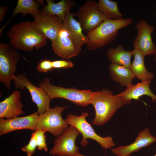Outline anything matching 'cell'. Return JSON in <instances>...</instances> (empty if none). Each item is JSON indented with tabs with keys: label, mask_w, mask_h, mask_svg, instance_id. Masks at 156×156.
<instances>
[{
	"label": "cell",
	"mask_w": 156,
	"mask_h": 156,
	"mask_svg": "<svg viewBox=\"0 0 156 156\" xmlns=\"http://www.w3.org/2000/svg\"><path fill=\"white\" fill-rule=\"evenodd\" d=\"M9 44L16 49L31 52L47 44V38L33 21L22 22L12 25L7 33Z\"/></svg>",
	"instance_id": "6da1fadb"
},
{
	"label": "cell",
	"mask_w": 156,
	"mask_h": 156,
	"mask_svg": "<svg viewBox=\"0 0 156 156\" xmlns=\"http://www.w3.org/2000/svg\"><path fill=\"white\" fill-rule=\"evenodd\" d=\"M90 103L93 105L95 112L92 124L97 126L104 125L124 105L118 94L114 95L112 91L107 89L92 92Z\"/></svg>",
	"instance_id": "7a4b0ae2"
},
{
	"label": "cell",
	"mask_w": 156,
	"mask_h": 156,
	"mask_svg": "<svg viewBox=\"0 0 156 156\" xmlns=\"http://www.w3.org/2000/svg\"><path fill=\"white\" fill-rule=\"evenodd\" d=\"M132 22L131 18L116 20L106 18L96 28L87 32L88 39L86 44L87 48L94 51L105 47L114 40L119 30L127 27Z\"/></svg>",
	"instance_id": "3957f363"
},
{
	"label": "cell",
	"mask_w": 156,
	"mask_h": 156,
	"mask_svg": "<svg viewBox=\"0 0 156 156\" xmlns=\"http://www.w3.org/2000/svg\"><path fill=\"white\" fill-rule=\"evenodd\" d=\"M49 78H45L39 83L41 88L51 101L55 98L67 99L72 103L81 107L90 104L92 92L90 90H81L73 87L64 88L52 84Z\"/></svg>",
	"instance_id": "277c9868"
},
{
	"label": "cell",
	"mask_w": 156,
	"mask_h": 156,
	"mask_svg": "<svg viewBox=\"0 0 156 156\" xmlns=\"http://www.w3.org/2000/svg\"><path fill=\"white\" fill-rule=\"evenodd\" d=\"M88 116L87 112H83L79 116L69 114L66 119L68 125L76 128L82 135V138L80 142L81 146H86L88 143V139H91L97 142L105 149L115 146L112 137L108 136L103 137L95 132L91 124L86 120V118Z\"/></svg>",
	"instance_id": "5b68a950"
},
{
	"label": "cell",
	"mask_w": 156,
	"mask_h": 156,
	"mask_svg": "<svg viewBox=\"0 0 156 156\" xmlns=\"http://www.w3.org/2000/svg\"><path fill=\"white\" fill-rule=\"evenodd\" d=\"M68 107L67 106H56L50 107L44 113L39 115L36 130L50 132L56 137L62 134L68 128V125L62 118V113Z\"/></svg>",
	"instance_id": "8992f818"
},
{
	"label": "cell",
	"mask_w": 156,
	"mask_h": 156,
	"mask_svg": "<svg viewBox=\"0 0 156 156\" xmlns=\"http://www.w3.org/2000/svg\"><path fill=\"white\" fill-rule=\"evenodd\" d=\"M20 54L10 44H0V81L8 89L15 76L16 64L20 61Z\"/></svg>",
	"instance_id": "52a82bcc"
},
{
	"label": "cell",
	"mask_w": 156,
	"mask_h": 156,
	"mask_svg": "<svg viewBox=\"0 0 156 156\" xmlns=\"http://www.w3.org/2000/svg\"><path fill=\"white\" fill-rule=\"evenodd\" d=\"M97 3L95 0H88L76 13L83 31L88 32L93 30L107 18L98 10Z\"/></svg>",
	"instance_id": "ba28073f"
},
{
	"label": "cell",
	"mask_w": 156,
	"mask_h": 156,
	"mask_svg": "<svg viewBox=\"0 0 156 156\" xmlns=\"http://www.w3.org/2000/svg\"><path fill=\"white\" fill-rule=\"evenodd\" d=\"M80 133L76 128L70 125L54 140L49 153L57 156H73L78 153L79 148L75 142Z\"/></svg>",
	"instance_id": "9c48e42d"
},
{
	"label": "cell",
	"mask_w": 156,
	"mask_h": 156,
	"mask_svg": "<svg viewBox=\"0 0 156 156\" xmlns=\"http://www.w3.org/2000/svg\"><path fill=\"white\" fill-rule=\"evenodd\" d=\"M14 84L16 88L23 90L26 88L29 91L32 101L38 107L39 115L45 113L50 108L51 100L45 92L39 87L32 84L26 77L25 74H18L14 77Z\"/></svg>",
	"instance_id": "30bf717a"
},
{
	"label": "cell",
	"mask_w": 156,
	"mask_h": 156,
	"mask_svg": "<svg viewBox=\"0 0 156 156\" xmlns=\"http://www.w3.org/2000/svg\"><path fill=\"white\" fill-rule=\"evenodd\" d=\"M138 34L133 43L134 49H137L145 55L154 54L156 47L153 43L151 33L154 28L144 19L139 21L135 25Z\"/></svg>",
	"instance_id": "8fae6325"
},
{
	"label": "cell",
	"mask_w": 156,
	"mask_h": 156,
	"mask_svg": "<svg viewBox=\"0 0 156 156\" xmlns=\"http://www.w3.org/2000/svg\"><path fill=\"white\" fill-rule=\"evenodd\" d=\"M34 25L51 42L56 38L61 29L62 22L57 16L41 12L34 17Z\"/></svg>",
	"instance_id": "7c38bea8"
},
{
	"label": "cell",
	"mask_w": 156,
	"mask_h": 156,
	"mask_svg": "<svg viewBox=\"0 0 156 156\" xmlns=\"http://www.w3.org/2000/svg\"><path fill=\"white\" fill-rule=\"evenodd\" d=\"M39 115L37 112L23 117L0 119V136L14 131L29 129L35 131Z\"/></svg>",
	"instance_id": "4fadbf2b"
},
{
	"label": "cell",
	"mask_w": 156,
	"mask_h": 156,
	"mask_svg": "<svg viewBox=\"0 0 156 156\" xmlns=\"http://www.w3.org/2000/svg\"><path fill=\"white\" fill-rule=\"evenodd\" d=\"M52 49L60 57L67 60L78 55L81 52L62 26L55 39L51 42Z\"/></svg>",
	"instance_id": "5bb4252c"
},
{
	"label": "cell",
	"mask_w": 156,
	"mask_h": 156,
	"mask_svg": "<svg viewBox=\"0 0 156 156\" xmlns=\"http://www.w3.org/2000/svg\"><path fill=\"white\" fill-rule=\"evenodd\" d=\"M156 142V137L152 135L148 128L140 132L135 141L127 146H120L112 149L116 156H130L131 154L138 152L141 149Z\"/></svg>",
	"instance_id": "9a60e30c"
},
{
	"label": "cell",
	"mask_w": 156,
	"mask_h": 156,
	"mask_svg": "<svg viewBox=\"0 0 156 156\" xmlns=\"http://www.w3.org/2000/svg\"><path fill=\"white\" fill-rule=\"evenodd\" d=\"M23 107L20 92L14 91L0 103V118L9 119L18 117L23 114Z\"/></svg>",
	"instance_id": "2e32d148"
},
{
	"label": "cell",
	"mask_w": 156,
	"mask_h": 156,
	"mask_svg": "<svg viewBox=\"0 0 156 156\" xmlns=\"http://www.w3.org/2000/svg\"><path fill=\"white\" fill-rule=\"evenodd\" d=\"M151 82V80L141 81L136 85L133 84L127 88L125 91L118 95L121 98L124 105H129L132 100H139L140 97L144 95L149 96L153 102L155 103L156 95L152 92L150 88V84Z\"/></svg>",
	"instance_id": "e0dca14e"
},
{
	"label": "cell",
	"mask_w": 156,
	"mask_h": 156,
	"mask_svg": "<svg viewBox=\"0 0 156 156\" xmlns=\"http://www.w3.org/2000/svg\"><path fill=\"white\" fill-rule=\"evenodd\" d=\"M75 16H76V13L70 12L66 14L62 26L66 30L76 46L81 51L82 47L88 42V39L86 36L83 34L79 22L74 18Z\"/></svg>",
	"instance_id": "ac0fdd59"
},
{
	"label": "cell",
	"mask_w": 156,
	"mask_h": 156,
	"mask_svg": "<svg viewBox=\"0 0 156 156\" xmlns=\"http://www.w3.org/2000/svg\"><path fill=\"white\" fill-rule=\"evenodd\" d=\"M108 70L112 79L121 86L127 88L133 85L132 81L135 76L130 68L111 63L109 66Z\"/></svg>",
	"instance_id": "d6986e66"
},
{
	"label": "cell",
	"mask_w": 156,
	"mask_h": 156,
	"mask_svg": "<svg viewBox=\"0 0 156 156\" xmlns=\"http://www.w3.org/2000/svg\"><path fill=\"white\" fill-rule=\"evenodd\" d=\"M47 4L44 5L41 12L53 14L59 17L62 22L66 14L70 12V9L76 5L73 0H62L55 3L52 0H46Z\"/></svg>",
	"instance_id": "ffe728a7"
},
{
	"label": "cell",
	"mask_w": 156,
	"mask_h": 156,
	"mask_svg": "<svg viewBox=\"0 0 156 156\" xmlns=\"http://www.w3.org/2000/svg\"><path fill=\"white\" fill-rule=\"evenodd\" d=\"M133 51L134 59L131 65V70L135 77L141 81L151 80L154 75L148 71L145 67L144 61L145 55L136 49H134Z\"/></svg>",
	"instance_id": "44dd1931"
},
{
	"label": "cell",
	"mask_w": 156,
	"mask_h": 156,
	"mask_svg": "<svg viewBox=\"0 0 156 156\" xmlns=\"http://www.w3.org/2000/svg\"><path fill=\"white\" fill-rule=\"evenodd\" d=\"M107 55L112 64L130 68L132 63L131 58L133 56V50L126 51L122 46L120 44L115 48H109L107 51Z\"/></svg>",
	"instance_id": "7402d4cb"
},
{
	"label": "cell",
	"mask_w": 156,
	"mask_h": 156,
	"mask_svg": "<svg viewBox=\"0 0 156 156\" xmlns=\"http://www.w3.org/2000/svg\"><path fill=\"white\" fill-rule=\"evenodd\" d=\"M40 5L33 0H18L13 12V14L9 20L0 30V34L3 28L8 24L12 18L16 14L20 13L23 15L29 14L33 17L40 14Z\"/></svg>",
	"instance_id": "603a6c76"
},
{
	"label": "cell",
	"mask_w": 156,
	"mask_h": 156,
	"mask_svg": "<svg viewBox=\"0 0 156 156\" xmlns=\"http://www.w3.org/2000/svg\"><path fill=\"white\" fill-rule=\"evenodd\" d=\"M118 4V2L116 1L99 0L97 2V8L107 18L119 20L123 18V16L119 10Z\"/></svg>",
	"instance_id": "cb8c5ba5"
},
{
	"label": "cell",
	"mask_w": 156,
	"mask_h": 156,
	"mask_svg": "<svg viewBox=\"0 0 156 156\" xmlns=\"http://www.w3.org/2000/svg\"><path fill=\"white\" fill-rule=\"evenodd\" d=\"M36 147V138L34 132L32 133L28 144L24 145L21 148V149L23 151L26 153L27 156H32L35 153Z\"/></svg>",
	"instance_id": "d4e9b609"
},
{
	"label": "cell",
	"mask_w": 156,
	"mask_h": 156,
	"mask_svg": "<svg viewBox=\"0 0 156 156\" xmlns=\"http://www.w3.org/2000/svg\"><path fill=\"white\" fill-rule=\"evenodd\" d=\"M34 132L36 136L37 148L40 150H43L47 151L48 148L46 143V136L44 135L46 132L40 129H36Z\"/></svg>",
	"instance_id": "484cf974"
},
{
	"label": "cell",
	"mask_w": 156,
	"mask_h": 156,
	"mask_svg": "<svg viewBox=\"0 0 156 156\" xmlns=\"http://www.w3.org/2000/svg\"><path fill=\"white\" fill-rule=\"evenodd\" d=\"M37 69L38 72L42 73H46L54 69L52 61L47 59L39 60L37 66Z\"/></svg>",
	"instance_id": "4316f807"
},
{
	"label": "cell",
	"mask_w": 156,
	"mask_h": 156,
	"mask_svg": "<svg viewBox=\"0 0 156 156\" xmlns=\"http://www.w3.org/2000/svg\"><path fill=\"white\" fill-rule=\"evenodd\" d=\"M54 69L64 68L67 69L73 67L74 64L68 60H57L52 61Z\"/></svg>",
	"instance_id": "83f0119b"
},
{
	"label": "cell",
	"mask_w": 156,
	"mask_h": 156,
	"mask_svg": "<svg viewBox=\"0 0 156 156\" xmlns=\"http://www.w3.org/2000/svg\"><path fill=\"white\" fill-rule=\"evenodd\" d=\"M8 8L6 6H1L0 7V22L3 20L6 14L8 11Z\"/></svg>",
	"instance_id": "f1b7e54d"
},
{
	"label": "cell",
	"mask_w": 156,
	"mask_h": 156,
	"mask_svg": "<svg viewBox=\"0 0 156 156\" xmlns=\"http://www.w3.org/2000/svg\"><path fill=\"white\" fill-rule=\"evenodd\" d=\"M73 156H86L83 155L81 154V153H78L77 154L74 155Z\"/></svg>",
	"instance_id": "f546056e"
},
{
	"label": "cell",
	"mask_w": 156,
	"mask_h": 156,
	"mask_svg": "<svg viewBox=\"0 0 156 156\" xmlns=\"http://www.w3.org/2000/svg\"><path fill=\"white\" fill-rule=\"evenodd\" d=\"M155 56H154V60L155 61V62H156V51L154 54Z\"/></svg>",
	"instance_id": "4dcf8cb0"
},
{
	"label": "cell",
	"mask_w": 156,
	"mask_h": 156,
	"mask_svg": "<svg viewBox=\"0 0 156 156\" xmlns=\"http://www.w3.org/2000/svg\"><path fill=\"white\" fill-rule=\"evenodd\" d=\"M52 156H57L55 155H53Z\"/></svg>",
	"instance_id": "1f68e13d"
},
{
	"label": "cell",
	"mask_w": 156,
	"mask_h": 156,
	"mask_svg": "<svg viewBox=\"0 0 156 156\" xmlns=\"http://www.w3.org/2000/svg\"><path fill=\"white\" fill-rule=\"evenodd\" d=\"M154 156H156V154L155 155H154Z\"/></svg>",
	"instance_id": "d6a6232c"
}]
</instances>
